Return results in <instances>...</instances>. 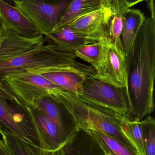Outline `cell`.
Wrapping results in <instances>:
<instances>
[{
    "label": "cell",
    "instance_id": "1",
    "mask_svg": "<svg viewBox=\"0 0 155 155\" xmlns=\"http://www.w3.org/2000/svg\"><path fill=\"white\" fill-rule=\"evenodd\" d=\"M127 91L132 120L141 121L154 110L155 20L146 19L126 54Z\"/></svg>",
    "mask_w": 155,
    "mask_h": 155
},
{
    "label": "cell",
    "instance_id": "2",
    "mask_svg": "<svg viewBox=\"0 0 155 155\" xmlns=\"http://www.w3.org/2000/svg\"><path fill=\"white\" fill-rule=\"evenodd\" d=\"M74 54L55 49L46 44L8 61L0 62V79L25 73L41 74L72 71L87 76L96 74L92 66L75 60Z\"/></svg>",
    "mask_w": 155,
    "mask_h": 155
},
{
    "label": "cell",
    "instance_id": "3",
    "mask_svg": "<svg viewBox=\"0 0 155 155\" xmlns=\"http://www.w3.org/2000/svg\"><path fill=\"white\" fill-rule=\"evenodd\" d=\"M54 97L72 114L77 128L100 131L136 150L122 132L118 114L67 91Z\"/></svg>",
    "mask_w": 155,
    "mask_h": 155
},
{
    "label": "cell",
    "instance_id": "4",
    "mask_svg": "<svg viewBox=\"0 0 155 155\" xmlns=\"http://www.w3.org/2000/svg\"><path fill=\"white\" fill-rule=\"evenodd\" d=\"M0 155H40L34 145L9 131L0 134ZM50 155H107L88 130L77 128Z\"/></svg>",
    "mask_w": 155,
    "mask_h": 155
},
{
    "label": "cell",
    "instance_id": "5",
    "mask_svg": "<svg viewBox=\"0 0 155 155\" xmlns=\"http://www.w3.org/2000/svg\"><path fill=\"white\" fill-rule=\"evenodd\" d=\"M2 129L24 138L40 150V141L32 111L4 80L0 79Z\"/></svg>",
    "mask_w": 155,
    "mask_h": 155
},
{
    "label": "cell",
    "instance_id": "6",
    "mask_svg": "<svg viewBox=\"0 0 155 155\" xmlns=\"http://www.w3.org/2000/svg\"><path fill=\"white\" fill-rule=\"evenodd\" d=\"M80 96L120 115L130 117L126 88L117 87L93 76H86L83 82Z\"/></svg>",
    "mask_w": 155,
    "mask_h": 155
},
{
    "label": "cell",
    "instance_id": "7",
    "mask_svg": "<svg viewBox=\"0 0 155 155\" xmlns=\"http://www.w3.org/2000/svg\"><path fill=\"white\" fill-rule=\"evenodd\" d=\"M103 51L99 63L95 67L93 77L117 87L127 89L126 54L123 45L116 44L107 34L101 38Z\"/></svg>",
    "mask_w": 155,
    "mask_h": 155
},
{
    "label": "cell",
    "instance_id": "8",
    "mask_svg": "<svg viewBox=\"0 0 155 155\" xmlns=\"http://www.w3.org/2000/svg\"><path fill=\"white\" fill-rule=\"evenodd\" d=\"M13 91L31 107L45 97L60 94L66 90L41 74L25 73L3 78Z\"/></svg>",
    "mask_w": 155,
    "mask_h": 155
},
{
    "label": "cell",
    "instance_id": "9",
    "mask_svg": "<svg viewBox=\"0 0 155 155\" xmlns=\"http://www.w3.org/2000/svg\"><path fill=\"white\" fill-rule=\"evenodd\" d=\"M35 25L41 35H45L54 30L69 2L62 0L55 4L43 0H12Z\"/></svg>",
    "mask_w": 155,
    "mask_h": 155
},
{
    "label": "cell",
    "instance_id": "10",
    "mask_svg": "<svg viewBox=\"0 0 155 155\" xmlns=\"http://www.w3.org/2000/svg\"><path fill=\"white\" fill-rule=\"evenodd\" d=\"M31 108L38 109L52 121L59 129L65 141L77 128L72 114L54 96L36 100Z\"/></svg>",
    "mask_w": 155,
    "mask_h": 155
},
{
    "label": "cell",
    "instance_id": "11",
    "mask_svg": "<svg viewBox=\"0 0 155 155\" xmlns=\"http://www.w3.org/2000/svg\"><path fill=\"white\" fill-rule=\"evenodd\" d=\"M45 43L42 35L27 38L5 27L0 33V62L15 58Z\"/></svg>",
    "mask_w": 155,
    "mask_h": 155
},
{
    "label": "cell",
    "instance_id": "12",
    "mask_svg": "<svg viewBox=\"0 0 155 155\" xmlns=\"http://www.w3.org/2000/svg\"><path fill=\"white\" fill-rule=\"evenodd\" d=\"M102 36L96 37L78 33L71 30L67 25H64L45 35L44 40L45 44L55 49L73 52L74 50L79 46L98 41Z\"/></svg>",
    "mask_w": 155,
    "mask_h": 155
},
{
    "label": "cell",
    "instance_id": "13",
    "mask_svg": "<svg viewBox=\"0 0 155 155\" xmlns=\"http://www.w3.org/2000/svg\"><path fill=\"white\" fill-rule=\"evenodd\" d=\"M0 17L4 27L24 37L34 38L41 35L36 26L19 7L15 5L10 4L5 0H0Z\"/></svg>",
    "mask_w": 155,
    "mask_h": 155
},
{
    "label": "cell",
    "instance_id": "14",
    "mask_svg": "<svg viewBox=\"0 0 155 155\" xmlns=\"http://www.w3.org/2000/svg\"><path fill=\"white\" fill-rule=\"evenodd\" d=\"M112 14L103 8L80 16L65 25L78 33L101 37L107 34V23Z\"/></svg>",
    "mask_w": 155,
    "mask_h": 155
},
{
    "label": "cell",
    "instance_id": "15",
    "mask_svg": "<svg viewBox=\"0 0 155 155\" xmlns=\"http://www.w3.org/2000/svg\"><path fill=\"white\" fill-rule=\"evenodd\" d=\"M40 141V155H48L64 143L56 126L37 109L31 108Z\"/></svg>",
    "mask_w": 155,
    "mask_h": 155
},
{
    "label": "cell",
    "instance_id": "16",
    "mask_svg": "<svg viewBox=\"0 0 155 155\" xmlns=\"http://www.w3.org/2000/svg\"><path fill=\"white\" fill-rule=\"evenodd\" d=\"M122 15L123 26L121 39L127 54L131 51L137 33L146 18L142 11L136 9L130 8Z\"/></svg>",
    "mask_w": 155,
    "mask_h": 155
},
{
    "label": "cell",
    "instance_id": "17",
    "mask_svg": "<svg viewBox=\"0 0 155 155\" xmlns=\"http://www.w3.org/2000/svg\"><path fill=\"white\" fill-rule=\"evenodd\" d=\"M103 8L101 0H69L55 29L68 24L80 16Z\"/></svg>",
    "mask_w": 155,
    "mask_h": 155
},
{
    "label": "cell",
    "instance_id": "18",
    "mask_svg": "<svg viewBox=\"0 0 155 155\" xmlns=\"http://www.w3.org/2000/svg\"><path fill=\"white\" fill-rule=\"evenodd\" d=\"M41 75L68 92L80 96L83 82L86 75L72 71H60L42 74Z\"/></svg>",
    "mask_w": 155,
    "mask_h": 155
},
{
    "label": "cell",
    "instance_id": "19",
    "mask_svg": "<svg viewBox=\"0 0 155 155\" xmlns=\"http://www.w3.org/2000/svg\"><path fill=\"white\" fill-rule=\"evenodd\" d=\"M122 132L140 155H145L143 135L140 121L132 120L127 117L118 114Z\"/></svg>",
    "mask_w": 155,
    "mask_h": 155
},
{
    "label": "cell",
    "instance_id": "20",
    "mask_svg": "<svg viewBox=\"0 0 155 155\" xmlns=\"http://www.w3.org/2000/svg\"><path fill=\"white\" fill-rule=\"evenodd\" d=\"M93 136L105 151L113 155H140L136 150L128 148L116 139L96 130H90Z\"/></svg>",
    "mask_w": 155,
    "mask_h": 155
},
{
    "label": "cell",
    "instance_id": "21",
    "mask_svg": "<svg viewBox=\"0 0 155 155\" xmlns=\"http://www.w3.org/2000/svg\"><path fill=\"white\" fill-rule=\"evenodd\" d=\"M103 51V43L101 39L98 41L77 47L74 50L73 53L76 57L90 64L94 68L101 60Z\"/></svg>",
    "mask_w": 155,
    "mask_h": 155
},
{
    "label": "cell",
    "instance_id": "22",
    "mask_svg": "<svg viewBox=\"0 0 155 155\" xmlns=\"http://www.w3.org/2000/svg\"><path fill=\"white\" fill-rule=\"evenodd\" d=\"M143 135L145 155H155V120L150 115L140 121Z\"/></svg>",
    "mask_w": 155,
    "mask_h": 155
},
{
    "label": "cell",
    "instance_id": "23",
    "mask_svg": "<svg viewBox=\"0 0 155 155\" xmlns=\"http://www.w3.org/2000/svg\"><path fill=\"white\" fill-rule=\"evenodd\" d=\"M123 26V15L112 14L107 23V35L115 43L118 45H123L121 39Z\"/></svg>",
    "mask_w": 155,
    "mask_h": 155
},
{
    "label": "cell",
    "instance_id": "24",
    "mask_svg": "<svg viewBox=\"0 0 155 155\" xmlns=\"http://www.w3.org/2000/svg\"><path fill=\"white\" fill-rule=\"evenodd\" d=\"M105 9L109 10L112 14L122 15L128 10L126 0H101Z\"/></svg>",
    "mask_w": 155,
    "mask_h": 155
},
{
    "label": "cell",
    "instance_id": "25",
    "mask_svg": "<svg viewBox=\"0 0 155 155\" xmlns=\"http://www.w3.org/2000/svg\"><path fill=\"white\" fill-rule=\"evenodd\" d=\"M145 1H147V0H126V5H127V8L128 9H130L132 6Z\"/></svg>",
    "mask_w": 155,
    "mask_h": 155
},
{
    "label": "cell",
    "instance_id": "26",
    "mask_svg": "<svg viewBox=\"0 0 155 155\" xmlns=\"http://www.w3.org/2000/svg\"><path fill=\"white\" fill-rule=\"evenodd\" d=\"M4 25L1 19V17H0V33L1 32L3 29L4 28Z\"/></svg>",
    "mask_w": 155,
    "mask_h": 155
},
{
    "label": "cell",
    "instance_id": "27",
    "mask_svg": "<svg viewBox=\"0 0 155 155\" xmlns=\"http://www.w3.org/2000/svg\"><path fill=\"white\" fill-rule=\"evenodd\" d=\"M2 133V126H1V123H0V134Z\"/></svg>",
    "mask_w": 155,
    "mask_h": 155
},
{
    "label": "cell",
    "instance_id": "28",
    "mask_svg": "<svg viewBox=\"0 0 155 155\" xmlns=\"http://www.w3.org/2000/svg\"><path fill=\"white\" fill-rule=\"evenodd\" d=\"M106 154H107V155H113L111 154V153H106Z\"/></svg>",
    "mask_w": 155,
    "mask_h": 155
}]
</instances>
